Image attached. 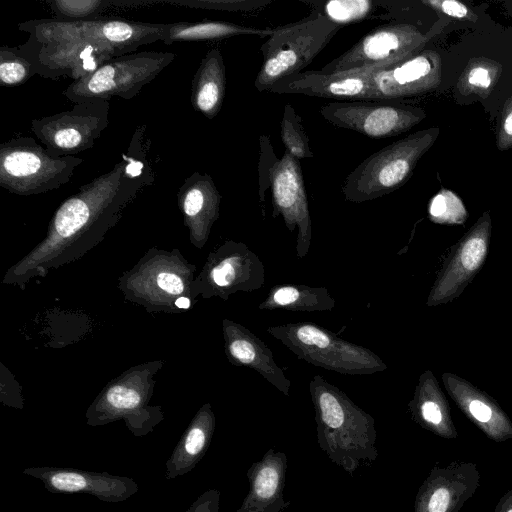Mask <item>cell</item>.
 I'll use <instances>...</instances> for the list:
<instances>
[{
    "label": "cell",
    "mask_w": 512,
    "mask_h": 512,
    "mask_svg": "<svg viewBox=\"0 0 512 512\" xmlns=\"http://www.w3.org/2000/svg\"><path fill=\"white\" fill-rule=\"evenodd\" d=\"M270 186L273 217L281 214L290 232L298 229L297 256L303 258L310 247L311 218L299 160L285 151L272 168Z\"/></svg>",
    "instance_id": "8fae6325"
},
{
    "label": "cell",
    "mask_w": 512,
    "mask_h": 512,
    "mask_svg": "<svg viewBox=\"0 0 512 512\" xmlns=\"http://www.w3.org/2000/svg\"><path fill=\"white\" fill-rule=\"evenodd\" d=\"M109 100L74 103L71 109L33 119L31 131L55 156H75L91 149L109 120Z\"/></svg>",
    "instance_id": "52a82bcc"
},
{
    "label": "cell",
    "mask_w": 512,
    "mask_h": 512,
    "mask_svg": "<svg viewBox=\"0 0 512 512\" xmlns=\"http://www.w3.org/2000/svg\"><path fill=\"white\" fill-rule=\"evenodd\" d=\"M176 55L171 52L142 51L114 58L84 78L72 81L63 95L73 104L119 97L129 100L152 82Z\"/></svg>",
    "instance_id": "8992f818"
},
{
    "label": "cell",
    "mask_w": 512,
    "mask_h": 512,
    "mask_svg": "<svg viewBox=\"0 0 512 512\" xmlns=\"http://www.w3.org/2000/svg\"><path fill=\"white\" fill-rule=\"evenodd\" d=\"M83 163L77 156H55L30 136L0 146V187L22 196L42 194L66 185Z\"/></svg>",
    "instance_id": "277c9868"
},
{
    "label": "cell",
    "mask_w": 512,
    "mask_h": 512,
    "mask_svg": "<svg viewBox=\"0 0 512 512\" xmlns=\"http://www.w3.org/2000/svg\"><path fill=\"white\" fill-rule=\"evenodd\" d=\"M426 36L412 24L381 25L326 64L327 73L390 67L420 52Z\"/></svg>",
    "instance_id": "ba28073f"
},
{
    "label": "cell",
    "mask_w": 512,
    "mask_h": 512,
    "mask_svg": "<svg viewBox=\"0 0 512 512\" xmlns=\"http://www.w3.org/2000/svg\"><path fill=\"white\" fill-rule=\"evenodd\" d=\"M173 4L189 5L204 9H216L225 11H253L259 10L272 0H205L191 2H172Z\"/></svg>",
    "instance_id": "4dcf8cb0"
},
{
    "label": "cell",
    "mask_w": 512,
    "mask_h": 512,
    "mask_svg": "<svg viewBox=\"0 0 512 512\" xmlns=\"http://www.w3.org/2000/svg\"><path fill=\"white\" fill-rule=\"evenodd\" d=\"M204 497L197 499L186 512H205Z\"/></svg>",
    "instance_id": "74e56055"
},
{
    "label": "cell",
    "mask_w": 512,
    "mask_h": 512,
    "mask_svg": "<svg viewBox=\"0 0 512 512\" xmlns=\"http://www.w3.org/2000/svg\"><path fill=\"white\" fill-rule=\"evenodd\" d=\"M412 403L419 420L433 433L444 439L458 437L449 403L432 371L420 375Z\"/></svg>",
    "instance_id": "44dd1931"
},
{
    "label": "cell",
    "mask_w": 512,
    "mask_h": 512,
    "mask_svg": "<svg viewBox=\"0 0 512 512\" xmlns=\"http://www.w3.org/2000/svg\"><path fill=\"white\" fill-rule=\"evenodd\" d=\"M494 512H512V488L501 496L494 508Z\"/></svg>",
    "instance_id": "8d00e7d4"
},
{
    "label": "cell",
    "mask_w": 512,
    "mask_h": 512,
    "mask_svg": "<svg viewBox=\"0 0 512 512\" xmlns=\"http://www.w3.org/2000/svg\"><path fill=\"white\" fill-rule=\"evenodd\" d=\"M321 116L334 126L375 139L397 136L425 118L416 107L382 101H340L322 105Z\"/></svg>",
    "instance_id": "30bf717a"
},
{
    "label": "cell",
    "mask_w": 512,
    "mask_h": 512,
    "mask_svg": "<svg viewBox=\"0 0 512 512\" xmlns=\"http://www.w3.org/2000/svg\"><path fill=\"white\" fill-rule=\"evenodd\" d=\"M260 142L261 157L259 165V194L261 196V201H263L265 190L267 189L268 186H270V176L272 168L278 159L275 157L273 153V149L271 147V143L268 137H266L265 135L261 136Z\"/></svg>",
    "instance_id": "1f68e13d"
},
{
    "label": "cell",
    "mask_w": 512,
    "mask_h": 512,
    "mask_svg": "<svg viewBox=\"0 0 512 512\" xmlns=\"http://www.w3.org/2000/svg\"><path fill=\"white\" fill-rule=\"evenodd\" d=\"M440 80V56L430 50H421L393 66L380 67L373 74L377 101L419 95L436 88Z\"/></svg>",
    "instance_id": "5bb4252c"
},
{
    "label": "cell",
    "mask_w": 512,
    "mask_h": 512,
    "mask_svg": "<svg viewBox=\"0 0 512 512\" xmlns=\"http://www.w3.org/2000/svg\"><path fill=\"white\" fill-rule=\"evenodd\" d=\"M280 134L285 146V151L294 158L301 160L313 157L309 139L302 126L301 118L289 103L284 107Z\"/></svg>",
    "instance_id": "4316f807"
},
{
    "label": "cell",
    "mask_w": 512,
    "mask_h": 512,
    "mask_svg": "<svg viewBox=\"0 0 512 512\" xmlns=\"http://www.w3.org/2000/svg\"><path fill=\"white\" fill-rule=\"evenodd\" d=\"M34 75H36L34 64L20 45L0 48V85L2 87L24 84Z\"/></svg>",
    "instance_id": "484cf974"
},
{
    "label": "cell",
    "mask_w": 512,
    "mask_h": 512,
    "mask_svg": "<svg viewBox=\"0 0 512 512\" xmlns=\"http://www.w3.org/2000/svg\"><path fill=\"white\" fill-rule=\"evenodd\" d=\"M157 284L163 291L171 295H179L184 289L181 278L174 273L163 272L159 274Z\"/></svg>",
    "instance_id": "d590c367"
},
{
    "label": "cell",
    "mask_w": 512,
    "mask_h": 512,
    "mask_svg": "<svg viewBox=\"0 0 512 512\" xmlns=\"http://www.w3.org/2000/svg\"><path fill=\"white\" fill-rule=\"evenodd\" d=\"M423 4L456 19L472 20L475 16L464 3L456 0H428L423 1Z\"/></svg>",
    "instance_id": "836d02e7"
},
{
    "label": "cell",
    "mask_w": 512,
    "mask_h": 512,
    "mask_svg": "<svg viewBox=\"0 0 512 512\" xmlns=\"http://www.w3.org/2000/svg\"><path fill=\"white\" fill-rule=\"evenodd\" d=\"M428 214L431 221L445 225H461L468 217L460 197L444 188L430 200Z\"/></svg>",
    "instance_id": "f1b7e54d"
},
{
    "label": "cell",
    "mask_w": 512,
    "mask_h": 512,
    "mask_svg": "<svg viewBox=\"0 0 512 512\" xmlns=\"http://www.w3.org/2000/svg\"><path fill=\"white\" fill-rule=\"evenodd\" d=\"M226 92V70L221 51L209 50L200 62L191 85L193 108L208 119L221 110Z\"/></svg>",
    "instance_id": "ffe728a7"
},
{
    "label": "cell",
    "mask_w": 512,
    "mask_h": 512,
    "mask_svg": "<svg viewBox=\"0 0 512 512\" xmlns=\"http://www.w3.org/2000/svg\"><path fill=\"white\" fill-rule=\"evenodd\" d=\"M56 19L64 21L95 20L116 1L112 0H49L47 1Z\"/></svg>",
    "instance_id": "83f0119b"
},
{
    "label": "cell",
    "mask_w": 512,
    "mask_h": 512,
    "mask_svg": "<svg viewBox=\"0 0 512 512\" xmlns=\"http://www.w3.org/2000/svg\"><path fill=\"white\" fill-rule=\"evenodd\" d=\"M23 474L39 479L51 493H85L110 503L122 502L139 490L134 479L108 472L39 466L25 468Z\"/></svg>",
    "instance_id": "4fadbf2b"
},
{
    "label": "cell",
    "mask_w": 512,
    "mask_h": 512,
    "mask_svg": "<svg viewBox=\"0 0 512 512\" xmlns=\"http://www.w3.org/2000/svg\"><path fill=\"white\" fill-rule=\"evenodd\" d=\"M480 479L472 462L456 460L435 467L426 483L421 512H459L479 488Z\"/></svg>",
    "instance_id": "2e32d148"
},
{
    "label": "cell",
    "mask_w": 512,
    "mask_h": 512,
    "mask_svg": "<svg viewBox=\"0 0 512 512\" xmlns=\"http://www.w3.org/2000/svg\"><path fill=\"white\" fill-rule=\"evenodd\" d=\"M441 379L459 409L489 439L512 440V421L495 399L456 374L445 372Z\"/></svg>",
    "instance_id": "9a60e30c"
},
{
    "label": "cell",
    "mask_w": 512,
    "mask_h": 512,
    "mask_svg": "<svg viewBox=\"0 0 512 512\" xmlns=\"http://www.w3.org/2000/svg\"><path fill=\"white\" fill-rule=\"evenodd\" d=\"M439 133V127L417 131L364 159L342 185L346 200L356 203L374 200L401 187Z\"/></svg>",
    "instance_id": "7a4b0ae2"
},
{
    "label": "cell",
    "mask_w": 512,
    "mask_h": 512,
    "mask_svg": "<svg viewBox=\"0 0 512 512\" xmlns=\"http://www.w3.org/2000/svg\"><path fill=\"white\" fill-rule=\"evenodd\" d=\"M175 305L180 309H187L190 306V300L186 297H180L175 301Z\"/></svg>",
    "instance_id": "f35d334b"
},
{
    "label": "cell",
    "mask_w": 512,
    "mask_h": 512,
    "mask_svg": "<svg viewBox=\"0 0 512 512\" xmlns=\"http://www.w3.org/2000/svg\"><path fill=\"white\" fill-rule=\"evenodd\" d=\"M491 231L490 211H485L452 246L430 290L427 306L452 302L462 294L486 261Z\"/></svg>",
    "instance_id": "9c48e42d"
},
{
    "label": "cell",
    "mask_w": 512,
    "mask_h": 512,
    "mask_svg": "<svg viewBox=\"0 0 512 512\" xmlns=\"http://www.w3.org/2000/svg\"><path fill=\"white\" fill-rule=\"evenodd\" d=\"M167 23L118 19L64 21L35 19L18 24L28 34L21 48L32 60L36 75L77 81L106 62L163 41Z\"/></svg>",
    "instance_id": "6da1fadb"
},
{
    "label": "cell",
    "mask_w": 512,
    "mask_h": 512,
    "mask_svg": "<svg viewBox=\"0 0 512 512\" xmlns=\"http://www.w3.org/2000/svg\"><path fill=\"white\" fill-rule=\"evenodd\" d=\"M340 28L341 25L314 10L300 21L273 30L260 47L263 63L254 81L257 91H269L279 80L300 73Z\"/></svg>",
    "instance_id": "3957f363"
},
{
    "label": "cell",
    "mask_w": 512,
    "mask_h": 512,
    "mask_svg": "<svg viewBox=\"0 0 512 512\" xmlns=\"http://www.w3.org/2000/svg\"><path fill=\"white\" fill-rule=\"evenodd\" d=\"M499 63L488 58H473L469 61L458 81L460 92L466 96H487L501 75Z\"/></svg>",
    "instance_id": "d4e9b609"
},
{
    "label": "cell",
    "mask_w": 512,
    "mask_h": 512,
    "mask_svg": "<svg viewBox=\"0 0 512 512\" xmlns=\"http://www.w3.org/2000/svg\"><path fill=\"white\" fill-rule=\"evenodd\" d=\"M377 69L334 73L321 70L300 72L279 80L268 92L351 101H377L373 85V74Z\"/></svg>",
    "instance_id": "7c38bea8"
},
{
    "label": "cell",
    "mask_w": 512,
    "mask_h": 512,
    "mask_svg": "<svg viewBox=\"0 0 512 512\" xmlns=\"http://www.w3.org/2000/svg\"><path fill=\"white\" fill-rule=\"evenodd\" d=\"M377 2L370 0H331L322 3V7L315 10L321 12L329 20L345 25L363 20L372 16Z\"/></svg>",
    "instance_id": "f546056e"
},
{
    "label": "cell",
    "mask_w": 512,
    "mask_h": 512,
    "mask_svg": "<svg viewBox=\"0 0 512 512\" xmlns=\"http://www.w3.org/2000/svg\"><path fill=\"white\" fill-rule=\"evenodd\" d=\"M278 474L272 467L263 468L255 481V490L262 498L271 497L277 488Z\"/></svg>",
    "instance_id": "e575fe53"
},
{
    "label": "cell",
    "mask_w": 512,
    "mask_h": 512,
    "mask_svg": "<svg viewBox=\"0 0 512 512\" xmlns=\"http://www.w3.org/2000/svg\"><path fill=\"white\" fill-rule=\"evenodd\" d=\"M228 247V254L211 270L213 283L227 293L250 292L262 287L264 267L256 254L243 243L231 242Z\"/></svg>",
    "instance_id": "d6986e66"
},
{
    "label": "cell",
    "mask_w": 512,
    "mask_h": 512,
    "mask_svg": "<svg viewBox=\"0 0 512 512\" xmlns=\"http://www.w3.org/2000/svg\"><path fill=\"white\" fill-rule=\"evenodd\" d=\"M224 331L227 355L234 364L252 368L281 391L288 393L291 382L261 339L243 326L227 320Z\"/></svg>",
    "instance_id": "e0dca14e"
},
{
    "label": "cell",
    "mask_w": 512,
    "mask_h": 512,
    "mask_svg": "<svg viewBox=\"0 0 512 512\" xmlns=\"http://www.w3.org/2000/svg\"><path fill=\"white\" fill-rule=\"evenodd\" d=\"M208 424L207 414L199 413L185 430L166 461L167 480L183 476L195 467L207 447Z\"/></svg>",
    "instance_id": "7402d4cb"
},
{
    "label": "cell",
    "mask_w": 512,
    "mask_h": 512,
    "mask_svg": "<svg viewBox=\"0 0 512 512\" xmlns=\"http://www.w3.org/2000/svg\"><path fill=\"white\" fill-rule=\"evenodd\" d=\"M334 306L335 300L330 296L326 288L288 285L272 290L270 296L259 305V308H284L292 311H330Z\"/></svg>",
    "instance_id": "cb8c5ba5"
},
{
    "label": "cell",
    "mask_w": 512,
    "mask_h": 512,
    "mask_svg": "<svg viewBox=\"0 0 512 512\" xmlns=\"http://www.w3.org/2000/svg\"><path fill=\"white\" fill-rule=\"evenodd\" d=\"M272 32L223 21L177 22L168 24L163 42L171 45L180 41L216 40L236 35L269 36Z\"/></svg>",
    "instance_id": "603a6c76"
},
{
    "label": "cell",
    "mask_w": 512,
    "mask_h": 512,
    "mask_svg": "<svg viewBox=\"0 0 512 512\" xmlns=\"http://www.w3.org/2000/svg\"><path fill=\"white\" fill-rule=\"evenodd\" d=\"M496 146L500 151L512 148V95L507 99L502 110Z\"/></svg>",
    "instance_id": "d6a6232c"
},
{
    "label": "cell",
    "mask_w": 512,
    "mask_h": 512,
    "mask_svg": "<svg viewBox=\"0 0 512 512\" xmlns=\"http://www.w3.org/2000/svg\"><path fill=\"white\" fill-rule=\"evenodd\" d=\"M267 331L299 359L327 370L342 374H372L387 369L372 351L312 323L273 326Z\"/></svg>",
    "instance_id": "5b68a950"
},
{
    "label": "cell",
    "mask_w": 512,
    "mask_h": 512,
    "mask_svg": "<svg viewBox=\"0 0 512 512\" xmlns=\"http://www.w3.org/2000/svg\"><path fill=\"white\" fill-rule=\"evenodd\" d=\"M178 205L194 237L205 239L219 216L221 195L209 174L194 172L177 193Z\"/></svg>",
    "instance_id": "ac0fdd59"
}]
</instances>
